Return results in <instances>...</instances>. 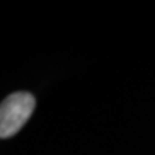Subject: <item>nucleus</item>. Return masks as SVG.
<instances>
[{
    "instance_id": "obj_1",
    "label": "nucleus",
    "mask_w": 155,
    "mask_h": 155,
    "mask_svg": "<svg viewBox=\"0 0 155 155\" xmlns=\"http://www.w3.org/2000/svg\"><path fill=\"white\" fill-rule=\"evenodd\" d=\"M35 109L33 95L28 92L12 94L0 106V137L9 138L20 131Z\"/></svg>"
}]
</instances>
